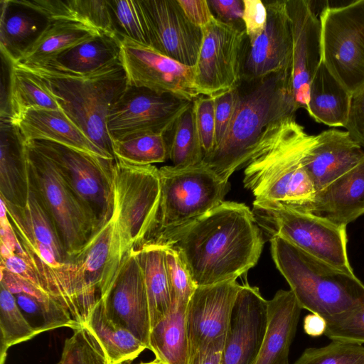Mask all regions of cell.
Here are the masks:
<instances>
[{
    "mask_svg": "<svg viewBox=\"0 0 364 364\" xmlns=\"http://www.w3.org/2000/svg\"><path fill=\"white\" fill-rule=\"evenodd\" d=\"M146 243L177 250L200 287L237 280L247 272L257 263L264 240L248 206L223 201L198 218L155 234Z\"/></svg>",
    "mask_w": 364,
    "mask_h": 364,
    "instance_id": "1",
    "label": "cell"
},
{
    "mask_svg": "<svg viewBox=\"0 0 364 364\" xmlns=\"http://www.w3.org/2000/svg\"><path fill=\"white\" fill-rule=\"evenodd\" d=\"M295 117L269 124L245 164L243 183L256 200L282 203L304 211L316 191L303 160L316 142Z\"/></svg>",
    "mask_w": 364,
    "mask_h": 364,
    "instance_id": "2",
    "label": "cell"
},
{
    "mask_svg": "<svg viewBox=\"0 0 364 364\" xmlns=\"http://www.w3.org/2000/svg\"><path fill=\"white\" fill-rule=\"evenodd\" d=\"M229 128L222 141L203 162L222 179L244 166L265 127L272 122L295 117L298 109L291 85V70L250 82L241 81Z\"/></svg>",
    "mask_w": 364,
    "mask_h": 364,
    "instance_id": "3",
    "label": "cell"
},
{
    "mask_svg": "<svg viewBox=\"0 0 364 364\" xmlns=\"http://www.w3.org/2000/svg\"><path fill=\"white\" fill-rule=\"evenodd\" d=\"M14 65L38 77L53 96L60 111L102 151L115 160L107 123L112 107L128 85L122 60L88 75L41 65Z\"/></svg>",
    "mask_w": 364,
    "mask_h": 364,
    "instance_id": "4",
    "label": "cell"
},
{
    "mask_svg": "<svg viewBox=\"0 0 364 364\" xmlns=\"http://www.w3.org/2000/svg\"><path fill=\"white\" fill-rule=\"evenodd\" d=\"M270 244L274 264L302 309L325 318L364 305V284L355 274L339 270L279 236L270 237Z\"/></svg>",
    "mask_w": 364,
    "mask_h": 364,
    "instance_id": "5",
    "label": "cell"
},
{
    "mask_svg": "<svg viewBox=\"0 0 364 364\" xmlns=\"http://www.w3.org/2000/svg\"><path fill=\"white\" fill-rule=\"evenodd\" d=\"M256 221L270 237L279 236L310 255L353 274L347 253L346 226L288 205L255 200Z\"/></svg>",
    "mask_w": 364,
    "mask_h": 364,
    "instance_id": "6",
    "label": "cell"
},
{
    "mask_svg": "<svg viewBox=\"0 0 364 364\" xmlns=\"http://www.w3.org/2000/svg\"><path fill=\"white\" fill-rule=\"evenodd\" d=\"M24 143L29 188L50 216L69 262L98 230L54 164Z\"/></svg>",
    "mask_w": 364,
    "mask_h": 364,
    "instance_id": "7",
    "label": "cell"
},
{
    "mask_svg": "<svg viewBox=\"0 0 364 364\" xmlns=\"http://www.w3.org/2000/svg\"><path fill=\"white\" fill-rule=\"evenodd\" d=\"M159 174V208L154 230L147 240L159 232L181 225L217 207L224 201L230 189L228 181L203 162L184 168L162 166Z\"/></svg>",
    "mask_w": 364,
    "mask_h": 364,
    "instance_id": "8",
    "label": "cell"
},
{
    "mask_svg": "<svg viewBox=\"0 0 364 364\" xmlns=\"http://www.w3.org/2000/svg\"><path fill=\"white\" fill-rule=\"evenodd\" d=\"M114 208L124 256L138 249L154 230L161 198L159 168L115 159L113 168Z\"/></svg>",
    "mask_w": 364,
    "mask_h": 364,
    "instance_id": "9",
    "label": "cell"
},
{
    "mask_svg": "<svg viewBox=\"0 0 364 364\" xmlns=\"http://www.w3.org/2000/svg\"><path fill=\"white\" fill-rule=\"evenodd\" d=\"M26 142L54 164L98 230L110 220L114 210L115 160L102 159L49 141Z\"/></svg>",
    "mask_w": 364,
    "mask_h": 364,
    "instance_id": "10",
    "label": "cell"
},
{
    "mask_svg": "<svg viewBox=\"0 0 364 364\" xmlns=\"http://www.w3.org/2000/svg\"><path fill=\"white\" fill-rule=\"evenodd\" d=\"M319 19L322 61L353 95L364 87V0L327 7Z\"/></svg>",
    "mask_w": 364,
    "mask_h": 364,
    "instance_id": "11",
    "label": "cell"
},
{
    "mask_svg": "<svg viewBox=\"0 0 364 364\" xmlns=\"http://www.w3.org/2000/svg\"><path fill=\"white\" fill-rule=\"evenodd\" d=\"M203 38L193 78L199 95L215 97L241 82L248 39L244 26L224 23L216 17L202 28Z\"/></svg>",
    "mask_w": 364,
    "mask_h": 364,
    "instance_id": "12",
    "label": "cell"
},
{
    "mask_svg": "<svg viewBox=\"0 0 364 364\" xmlns=\"http://www.w3.org/2000/svg\"><path fill=\"white\" fill-rule=\"evenodd\" d=\"M192 102L127 85L112 107L107 128L112 141L151 133L166 134Z\"/></svg>",
    "mask_w": 364,
    "mask_h": 364,
    "instance_id": "13",
    "label": "cell"
},
{
    "mask_svg": "<svg viewBox=\"0 0 364 364\" xmlns=\"http://www.w3.org/2000/svg\"><path fill=\"white\" fill-rule=\"evenodd\" d=\"M121 60L128 85L190 102L200 96L194 85L193 67L127 38L121 39Z\"/></svg>",
    "mask_w": 364,
    "mask_h": 364,
    "instance_id": "14",
    "label": "cell"
},
{
    "mask_svg": "<svg viewBox=\"0 0 364 364\" xmlns=\"http://www.w3.org/2000/svg\"><path fill=\"white\" fill-rule=\"evenodd\" d=\"M102 299L108 317L129 330L149 349V305L135 250H130L124 255L109 289Z\"/></svg>",
    "mask_w": 364,
    "mask_h": 364,
    "instance_id": "15",
    "label": "cell"
},
{
    "mask_svg": "<svg viewBox=\"0 0 364 364\" xmlns=\"http://www.w3.org/2000/svg\"><path fill=\"white\" fill-rule=\"evenodd\" d=\"M151 33V47L184 65L193 67L202 29L186 17L177 0H140Z\"/></svg>",
    "mask_w": 364,
    "mask_h": 364,
    "instance_id": "16",
    "label": "cell"
},
{
    "mask_svg": "<svg viewBox=\"0 0 364 364\" xmlns=\"http://www.w3.org/2000/svg\"><path fill=\"white\" fill-rule=\"evenodd\" d=\"M267 323V300L256 287L241 285L225 338L221 364H256Z\"/></svg>",
    "mask_w": 364,
    "mask_h": 364,
    "instance_id": "17",
    "label": "cell"
},
{
    "mask_svg": "<svg viewBox=\"0 0 364 364\" xmlns=\"http://www.w3.org/2000/svg\"><path fill=\"white\" fill-rule=\"evenodd\" d=\"M267 11L264 32L246 47L241 81L250 82L291 70L292 33L287 1L264 3Z\"/></svg>",
    "mask_w": 364,
    "mask_h": 364,
    "instance_id": "18",
    "label": "cell"
},
{
    "mask_svg": "<svg viewBox=\"0 0 364 364\" xmlns=\"http://www.w3.org/2000/svg\"><path fill=\"white\" fill-rule=\"evenodd\" d=\"M240 287L237 280H230L196 288L186 309L190 357L209 343L225 337Z\"/></svg>",
    "mask_w": 364,
    "mask_h": 364,
    "instance_id": "19",
    "label": "cell"
},
{
    "mask_svg": "<svg viewBox=\"0 0 364 364\" xmlns=\"http://www.w3.org/2000/svg\"><path fill=\"white\" fill-rule=\"evenodd\" d=\"M124 257L114 208L110 220L69 262L79 284L91 298L98 301L109 289Z\"/></svg>",
    "mask_w": 364,
    "mask_h": 364,
    "instance_id": "20",
    "label": "cell"
},
{
    "mask_svg": "<svg viewBox=\"0 0 364 364\" xmlns=\"http://www.w3.org/2000/svg\"><path fill=\"white\" fill-rule=\"evenodd\" d=\"M287 6L292 33V91L297 109H306L310 83L322 61L321 22L308 1L289 0Z\"/></svg>",
    "mask_w": 364,
    "mask_h": 364,
    "instance_id": "21",
    "label": "cell"
},
{
    "mask_svg": "<svg viewBox=\"0 0 364 364\" xmlns=\"http://www.w3.org/2000/svg\"><path fill=\"white\" fill-rule=\"evenodd\" d=\"M316 137V144L303 160L316 192L352 169L364 158L362 146L347 131L326 130Z\"/></svg>",
    "mask_w": 364,
    "mask_h": 364,
    "instance_id": "22",
    "label": "cell"
},
{
    "mask_svg": "<svg viewBox=\"0 0 364 364\" xmlns=\"http://www.w3.org/2000/svg\"><path fill=\"white\" fill-rule=\"evenodd\" d=\"M11 122L18 130L25 141H53L102 159L114 160L102 151L60 110L32 109Z\"/></svg>",
    "mask_w": 364,
    "mask_h": 364,
    "instance_id": "23",
    "label": "cell"
},
{
    "mask_svg": "<svg viewBox=\"0 0 364 364\" xmlns=\"http://www.w3.org/2000/svg\"><path fill=\"white\" fill-rule=\"evenodd\" d=\"M304 211L346 226L364 214V158L352 169L316 192Z\"/></svg>",
    "mask_w": 364,
    "mask_h": 364,
    "instance_id": "24",
    "label": "cell"
},
{
    "mask_svg": "<svg viewBox=\"0 0 364 364\" xmlns=\"http://www.w3.org/2000/svg\"><path fill=\"white\" fill-rule=\"evenodd\" d=\"M302 308L291 290L267 300V323L256 364H289V353Z\"/></svg>",
    "mask_w": 364,
    "mask_h": 364,
    "instance_id": "25",
    "label": "cell"
},
{
    "mask_svg": "<svg viewBox=\"0 0 364 364\" xmlns=\"http://www.w3.org/2000/svg\"><path fill=\"white\" fill-rule=\"evenodd\" d=\"M0 47L2 55L16 63L49 23L38 11L18 0L1 1Z\"/></svg>",
    "mask_w": 364,
    "mask_h": 364,
    "instance_id": "26",
    "label": "cell"
},
{
    "mask_svg": "<svg viewBox=\"0 0 364 364\" xmlns=\"http://www.w3.org/2000/svg\"><path fill=\"white\" fill-rule=\"evenodd\" d=\"M0 196L23 207L29 192L25 143L8 117H1Z\"/></svg>",
    "mask_w": 364,
    "mask_h": 364,
    "instance_id": "27",
    "label": "cell"
},
{
    "mask_svg": "<svg viewBox=\"0 0 364 364\" xmlns=\"http://www.w3.org/2000/svg\"><path fill=\"white\" fill-rule=\"evenodd\" d=\"M4 203L10 222L22 246L31 247L38 242L42 243L53 250L60 263L68 262L66 253L50 216L30 188L24 206H17L5 201Z\"/></svg>",
    "mask_w": 364,
    "mask_h": 364,
    "instance_id": "28",
    "label": "cell"
},
{
    "mask_svg": "<svg viewBox=\"0 0 364 364\" xmlns=\"http://www.w3.org/2000/svg\"><path fill=\"white\" fill-rule=\"evenodd\" d=\"M44 15L49 21L84 24L100 34L117 36L109 0H18Z\"/></svg>",
    "mask_w": 364,
    "mask_h": 364,
    "instance_id": "29",
    "label": "cell"
},
{
    "mask_svg": "<svg viewBox=\"0 0 364 364\" xmlns=\"http://www.w3.org/2000/svg\"><path fill=\"white\" fill-rule=\"evenodd\" d=\"M121 39L98 34L58 55L45 64L38 65L58 71L88 75L121 61Z\"/></svg>",
    "mask_w": 364,
    "mask_h": 364,
    "instance_id": "30",
    "label": "cell"
},
{
    "mask_svg": "<svg viewBox=\"0 0 364 364\" xmlns=\"http://www.w3.org/2000/svg\"><path fill=\"white\" fill-rule=\"evenodd\" d=\"M351 95L330 73L323 61L309 86L306 111L317 122L345 127Z\"/></svg>",
    "mask_w": 364,
    "mask_h": 364,
    "instance_id": "31",
    "label": "cell"
},
{
    "mask_svg": "<svg viewBox=\"0 0 364 364\" xmlns=\"http://www.w3.org/2000/svg\"><path fill=\"white\" fill-rule=\"evenodd\" d=\"M134 250H136L144 275L151 329L168 314L172 306L165 247L146 243Z\"/></svg>",
    "mask_w": 364,
    "mask_h": 364,
    "instance_id": "32",
    "label": "cell"
},
{
    "mask_svg": "<svg viewBox=\"0 0 364 364\" xmlns=\"http://www.w3.org/2000/svg\"><path fill=\"white\" fill-rule=\"evenodd\" d=\"M100 34L77 22L50 21L47 27L14 64L38 65L55 59L64 51Z\"/></svg>",
    "mask_w": 364,
    "mask_h": 364,
    "instance_id": "33",
    "label": "cell"
},
{
    "mask_svg": "<svg viewBox=\"0 0 364 364\" xmlns=\"http://www.w3.org/2000/svg\"><path fill=\"white\" fill-rule=\"evenodd\" d=\"M85 326L100 342L109 364L131 362L148 349L129 330L108 317L102 299L92 308Z\"/></svg>",
    "mask_w": 364,
    "mask_h": 364,
    "instance_id": "34",
    "label": "cell"
},
{
    "mask_svg": "<svg viewBox=\"0 0 364 364\" xmlns=\"http://www.w3.org/2000/svg\"><path fill=\"white\" fill-rule=\"evenodd\" d=\"M187 306L172 304L168 314L151 329L149 350L162 364H188Z\"/></svg>",
    "mask_w": 364,
    "mask_h": 364,
    "instance_id": "35",
    "label": "cell"
},
{
    "mask_svg": "<svg viewBox=\"0 0 364 364\" xmlns=\"http://www.w3.org/2000/svg\"><path fill=\"white\" fill-rule=\"evenodd\" d=\"M7 107L11 121L32 109L60 110L53 96L38 77L11 63L9 64Z\"/></svg>",
    "mask_w": 364,
    "mask_h": 364,
    "instance_id": "36",
    "label": "cell"
},
{
    "mask_svg": "<svg viewBox=\"0 0 364 364\" xmlns=\"http://www.w3.org/2000/svg\"><path fill=\"white\" fill-rule=\"evenodd\" d=\"M168 133L171 135L168 158L173 166L189 167L203 162L205 154L196 126L193 102Z\"/></svg>",
    "mask_w": 364,
    "mask_h": 364,
    "instance_id": "37",
    "label": "cell"
},
{
    "mask_svg": "<svg viewBox=\"0 0 364 364\" xmlns=\"http://www.w3.org/2000/svg\"><path fill=\"white\" fill-rule=\"evenodd\" d=\"M0 364H4L9 348L28 341L39 331L32 326L17 304L15 296L0 284Z\"/></svg>",
    "mask_w": 364,
    "mask_h": 364,
    "instance_id": "38",
    "label": "cell"
},
{
    "mask_svg": "<svg viewBox=\"0 0 364 364\" xmlns=\"http://www.w3.org/2000/svg\"><path fill=\"white\" fill-rule=\"evenodd\" d=\"M115 159L139 166L161 163L168 158L166 134L151 133L112 142Z\"/></svg>",
    "mask_w": 364,
    "mask_h": 364,
    "instance_id": "39",
    "label": "cell"
},
{
    "mask_svg": "<svg viewBox=\"0 0 364 364\" xmlns=\"http://www.w3.org/2000/svg\"><path fill=\"white\" fill-rule=\"evenodd\" d=\"M115 31L120 39L151 46L149 23L140 0H109Z\"/></svg>",
    "mask_w": 364,
    "mask_h": 364,
    "instance_id": "40",
    "label": "cell"
},
{
    "mask_svg": "<svg viewBox=\"0 0 364 364\" xmlns=\"http://www.w3.org/2000/svg\"><path fill=\"white\" fill-rule=\"evenodd\" d=\"M57 364H109L100 342L85 326L65 341Z\"/></svg>",
    "mask_w": 364,
    "mask_h": 364,
    "instance_id": "41",
    "label": "cell"
},
{
    "mask_svg": "<svg viewBox=\"0 0 364 364\" xmlns=\"http://www.w3.org/2000/svg\"><path fill=\"white\" fill-rule=\"evenodd\" d=\"M293 364H364V346L331 341L320 348H306Z\"/></svg>",
    "mask_w": 364,
    "mask_h": 364,
    "instance_id": "42",
    "label": "cell"
},
{
    "mask_svg": "<svg viewBox=\"0 0 364 364\" xmlns=\"http://www.w3.org/2000/svg\"><path fill=\"white\" fill-rule=\"evenodd\" d=\"M324 318L326 328L323 335L330 340L364 343V305Z\"/></svg>",
    "mask_w": 364,
    "mask_h": 364,
    "instance_id": "43",
    "label": "cell"
},
{
    "mask_svg": "<svg viewBox=\"0 0 364 364\" xmlns=\"http://www.w3.org/2000/svg\"><path fill=\"white\" fill-rule=\"evenodd\" d=\"M164 246L166 250L172 304L187 306L198 286L178 251L172 247Z\"/></svg>",
    "mask_w": 364,
    "mask_h": 364,
    "instance_id": "44",
    "label": "cell"
},
{
    "mask_svg": "<svg viewBox=\"0 0 364 364\" xmlns=\"http://www.w3.org/2000/svg\"><path fill=\"white\" fill-rule=\"evenodd\" d=\"M194 118L204 156L214 148L215 102L214 98L200 95L193 101Z\"/></svg>",
    "mask_w": 364,
    "mask_h": 364,
    "instance_id": "45",
    "label": "cell"
},
{
    "mask_svg": "<svg viewBox=\"0 0 364 364\" xmlns=\"http://www.w3.org/2000/svg\"><path fill=\"white\" fill-rule=\"evenodd\" d=\"M237 100V88L214 97L215 121L214 148L222 141L228 132L235 112Z\"/></svg>",
    "mask_w": 364,
    "mask_h": 364,
    "instance_id": "46",
    "label": "cell"
},
{
    "mask_svg": "<svg viewBox=\"0 0 364 364\" xmlns=\"http://www.w3.org/2000/svg\"><path fill=\"white\" fill-rule=\"evenodd\" d=\"M243 14L242 20L244 24L249 46L264 32L267 21V11L261 0H242Z\"/></svg>",
    "mask_w": 364,
    "mask_h": 364,
    "instance_id": "47",
    "label": "cell"
},
{
    "mask_svg": "<svg viewBox=\"0 0 364 364\" xmlns=\"http://www.w3.org/2000/svg\"><path fill=\"white\" fill-rule=\"evenodd\" d=\"M344 128L354 140L364 146V87L351 95L348 120Z\"/></svg>",
    "mask_w": 364,
    "mask_h": 364,
    "instance_id": "48",
    "label": "cell"
},
{
    "mask_svg": "<svg viewBox=\"0 0 364 364\" xmlns=\"http://www.w3.org/2000/svg\"><path fill=\"white\" fill-rule=\"evenodd\" d=\"M212 11L218 19L228 23L244 26L242 17L243 14L242 0H208Z\"/></svg>",
    "mask_w": 364,
    "mask_h": 364,
    "instance_id": "49",
    "label": "cell"
},
{
    "mask_svg": "<svg viewBox=\"0 0 364 364\" xmlns=\"http://www.w3.org/2000/svg\"><path fill=\"white\" fill-rule=\"evenodd\" d=\"M188 20L196 26L203 28L214 17L206 0H177Z\"/></svg>",
    "mask_w": 364,
    "mask_h": 364,
    "instance_id": "50",
    "label": "cell"
},
{
    "mask_svg": "<svg viewBox=\"0 0 364 364\" xmlns=\"http://www.w3.org/2000/svg\"><path fill=\"white\" fill-rule=\"evenodd\" d=\"M1 266L44 290L36 272L22 257L14 255L7 259H1Z\"/></svg>",
    "mask_w": 364,
    "mask_h": 364,
    "instance_id": "51",
    "label": "cell"
},
{
    "mask_svg": "<svg viewBox=\"0 0 364 364\" xmlns=\"http://www.w3.org/2000/svg\"><path fill=\"white\" fill-rule=\"evenodd\" d=\"M225 338L213 341L197 350L190 357L188 364H221Z\"/></svg>",
    "mask_w": 364,
    "mask_h": 364,
    "instance_id": "52",
    "label": "cell"
},
{
    "mask_svg": "<svg viewBox=\"0 0 364 364\" xmlns=\"http://www.w3.org/2000/svg\"><path fill=\"white\" fill-rule=\"evenodd\" d=\"M0 235L1 242L6 245L14 254L21 246L13 226L10 222L6 206L0 198Z\"/></svg>",
    "mask_w": 364,
    "mask_h": 364,
    "instance_id": "53",
    "label": "cell"
},
{
    "mask_svg": "<svg viewBox=\"0 0 364 364\" xmlns=\"http://www.w3.org/2000/svg\"><path fill=\"white\" fill-rule=\"evenodd\" d=\"M326 328V319L318 314H311L305 316L304 320V330L305 333L312 337H317L324 334Z\"/></svg>",
    "mask_w": 364,
    "mask_h": 364,
    "instance_id": "54",
    "label": "cell"
},
{
    "mask_svg": "<svg viewBox=\"0 0 364 364\" xmlns=\"http://www.w3.org/2000/svg\"><path fill=\"white\" fill-rule=\"evenodd\" d=\"M1 259H7L15 254L11 252L6 245H4L2 242H1Z\"/></svg>",
    "mask_w": 364,
    "mask_h": 364,
    "instance_id": "55",
    "label": "cell"
},
{
    "mask_svg": "<svg viewBox=\"0 0 364 364\" xmlns=\"http://www.w3.org/2000/svg\"><path fill=\"white\" fill-rule=\"evenodd\" d=\"M139 364H162L159 360H158L157 359H155L152 361H150V362H147V363H139Z\"/></svg>",
    "mask_w": 364,
    "mask_h": 364,
    "instance_id": "56",
    "label": "cell"
}]
</instances>
